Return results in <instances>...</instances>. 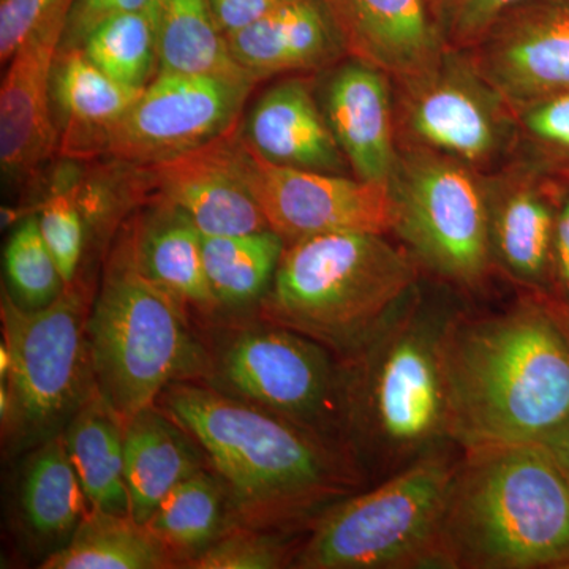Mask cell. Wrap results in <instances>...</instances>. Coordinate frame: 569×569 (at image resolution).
I'll return each mask as SVG.
<instances>
[{
	"mask_svg": "<svg viewBox=\"0 0 569 569\" xmlns=\"http://www.w3.org/2000/svg\"><path fill=\"white\" fill-rule=\"evenodd\" d=\"M445 430L467 449L542 443L569 421V340L549 306L441 335Z\"/></svg>",
	"mask_w": 569,
	"mask_h": 569,
	"instance_id": "1",
	"label": "cell"
},
{
	"mask_svg": "<svg viewBox=\"0 0 569 569\" xmlns=\"http://www.w3.org/2000/svg\"><path fill=\"white\" fill-rule=\"evenodd\" d=\"M160 402L203 451L241 526L299 518L346 485L323 438L290 419L197 381H176Z\"/></svg>",
	"mask_w": 569,
	"mask_h": 569,
	"instance_id": "2",
	"label": "cell"
},
{
	"mask_svg": "<svg viewBox=\"0 0 569 569\" xmlns=\"http://www.w3.org/2000/svg\"><path fill=\"white\" fill-rule=\"evenodd\" d=\"M440 565L569 568V477L545 443L467 449L449 488Z\"/></svg>",
	"mask_w": 569,
	"mask_h": 569,
	"instance_id": "3",
	"label": "cell"
},
{
	"mask_svg": "<svg viewBox=\"0 0 569 569\" xmlns=\"http://www.w3.org/2000/svg\"><path fill=\"white\" fill-rule=\"evenodd\" d=\"M383 236L329 233L287 244L260 302L263 320L335 350L365 348L417 279L413 260Z\"/></svg>",
	"mask_w": 569,
	"mask_h": 569,
	"instance_id": "4",
	"label": "cell"
},
{
	"mask_svg": "<svg viewBox=\"0 0 569 569\" xmlns=\"http://www.w3.org/2000/svg\"><path fill=\"white\" fill-rule=\"evenodd\" d=\"M86 329L97 391L123 425L176 381L208 377L209 351L186 307L142 274L129 233L112 250Z\"/></svg>",
	"mask_w": 569,
	"mask_h": 569,
	"instance_id": "5",
	"label": "cell"
},
{
	"mask_svg": "<svg viewBox=\"0 0 569 569\" xmlns=\"http://www.w3.org/2000/svg\"><path fill=\"white\" fill-rule=\"evenodd\" d=\"M0 316L10 355L0 388L2 425L18 441L43 443L97 392L88 298L71 283L52 305L28 310L3 290Z\"/></svg>",
	"mask_w": 569,
	"mask_h": 569,
	"instance_id": "6",
	"label": "cell"
},
{
	"mask_svg": "<svg viewBox=\"0 0 569 569\" xmlns=\"http://www.w3.org/2000/svg\"><path fill=\"white\" fill-rule=\"evenodd\" d=\"M456 467L419 460L380 488L335 505L295 557L296 568L378 569L440 565Z\"/></svg>",
	"mask_w": 569,
	"mask_h": 569,
	"instance_id": "7",
	"label": "cell"
},
{
	"mask_svg": "<svg viewBox=\"0 0 569 569\" xmlns=\"http://www.w3.org/2000/svg\"><path fill=\"white\" fill-rule=\"evenodd\" d=\"M211 387L320 432L343 387L325 347L264 321L234 329L209 353Z\"/></svg>",
	"mask_w": 569,
	"mask_h": 569,
	"instance_id": "8",
	"label": "cell"
},
{
	"mask_svg": "<svg viewBox=\"0 0 569 569\" xmlns=\"http://www.w3.org/2000/svg\"><path fill=\"white\" fill-rule=\"evenodd\" d=\"M396 230L441 276L475 283L489 266L492 230L485 194L473 176L451 159L411 153L391 181Z\"/></svg>",
	"mask_w": 569,
	"mask_h": 569,
	"instance_id": "9",
	"label": "cell"
},
{
	"mask_svg": "<svg viewBox=\"0 0 569 569\" xmlns=\"http://www.w3.org/2000/svg\"><path fill=\"white\" fill-rule=\"evenodd\" d=\"M230 156L269 228L287 244L318 234L396 230L391 183L269 162L247 144L239 126L230 134Z\"/></svg>",
	"mask_w": 569,
	"mask_h": 569,
	"instance_id": "10",
	"label": "cell"
},
{
	"mask_svg": "<svg viewBox=\"0 0 569 569\" xmlns=\"http://www.w3.org/2000/svg\"><path fill=\"white\" fill-rule=\"evenodd\" d=\"M253 81L159 71L112 127L102 156L127 167L173 159L233 132Z\"/></svg>",
	"mask_w": 569,
	"mask_h": 569,
	"instance_id": "11",
	"label": "cell"
},
{
	"mask_svg": "<svg viewBox=\"0 0 569 569\" xmlns=\"http://www.w3.org/2000/svg\"><path fill=\"white\" fill-rule=\"evenodd\" d=\"M383 329L366 347L372 348L367 369L351 399L365 422L389 447L415 448L445 429V385L441 335L419 320ZM365 347V348H366Z\"/></svg>",
	"mask_w": 569,
	"mask_h": 569,
	"instance_id": "12",
	"label": "cell"
},
{
	"mask_svg": "<svg viewBox=\"0 0 569 569\" xmlns=\"http://www.w3.org/2000/svg\"><path fill=\"white\" fill-rule=\"evenodd\" d=\"M67 14L29 33L11 56L0 88V170L3 186L20 190L36 181L59 153L51 108V71Z\"/></svg>",
	"mask_w": 569,
	"mask_h": 569,
	"instance_id": "13",
	"label": "cell"
},
{
	"mask_svg": "<svg viewBox=\"0 0 569 569\" xmlns=\"http://www.w3.org/2000/svg\"><path fill=\"white\" fill-rule=\"evenodd\" d=\"M478 50L477 74L509 103L569 91V0H527Z\"/></svg>",
	"mask_w": 569,
	"mask_h": 569,
	"instance_id": "14",
	"label": "cell"
},
{
	"mask_svg": "<svg viewBox=\"0 0 569 569\" xmlns=\"http://www.w3.org/2000/svg\"><path fill=\"white\" fill-rule=\"evenodd\" d=\"M230 134L173 159L130 167V193L174 206L203 236L268 230L263 211L231 163Z\"/></svg>",
	"mask_w": 569,
	"mask_h": 569,
	"instance_id": "15",
	"label": "cell"
},
{
	"mask_svg": "<svg viewBox=\"0 0 569 569\" xmlns=\"http://www.w3.org/2000/svg\"><path fill=\"white\" fill-rule=\"evenodd\" d=\"M347 51L407 86L445 62L443 36L429 0H326Z\"/></svg>",
	"mask_w": 569,
	"mask_h": 569,
	"instance_id": "16",
	"label": "cell"
},
{
	"mask_svg": "<svg viewBox=\"0 0 569 569\" xmlns=\"http://www.w3.org/2000/svg\"><path fill=\"white\" fill-rule=\"evenodd\" d=\"M321 110L356 178L391 183L399 160L388 74L353 58L328 78Z\"/></svg>",
	"mask_w": 569,
	"mask_h": 569,
	"instance_id": "17",
	"label": "cell"
},
{
	"mask_svg": "<svg viewBox=\"0 0 569 569\" xmlns=\"http://www.w3.org/2000/svg\"><path fill=\"white\" fill-rule=\"evenodd\" d=\"M239 132L263 159L284 167L346 173L347 159L307 82L280 81L250 108Z\"/></svg>",
	"mask_w": 569,
	"mask_h": 569,
	"instance_id": "18",
	"label": "cell"
},
{
	"mask_svg": "<svg viewBox=\"0 0 569 569\" xmlns=\"http://www.w3.org/2000/svg\"><path fill=\"white\" fill-rule=\"evenodd\" d=\"M227 41L234 61L257 82L321 69L347 51L326 0H288Z\"/></svg>",
	"mask_w": 569,
	"mask_h": 569,
	"instance_id": "19",
	"label": "cell"
},
{
	"mask_svg": "<svg viewBox=\"0 0 569 569\" xmlns=\"http://www.w3.org/2000/svg\"><path fill=\"white\" fill-rule=\"evenodd\" d=\"M447 67L443 62L429 77L408 86L411 132L458 162H488L500 144L496 112L477 81Z\"/></svg>",
	"mask_w": 569,
	"mask_h": 569,
	"instance_id": "20",
	"label": "cell"
},
{
	"mask_svg": "<svg viewBox=\"0 0 569 569\" xmlns=\"http://www.w3.org/2000/svg\"><path fill=\"white\" fill-rule=\"evenodd\" d=\"M142 89L112 80L81 48L59 50L51 71V108L59 153L69 159L102 156L104 140Z\"/></svg>",
	"mask_w": 569,
	"mask_h": 569,
	"instance_id": "21",
	"label": "cell"
},
{
	"mask_svg": "<svg viewBox=\"0 0 569 569\" xmlns=\"http://www.w3.org/2000/svg\"><path fill=\"white\" fill-rule=\"evenodd\" d=\"M123 458L130 515L140 523H148L163 498L206 462L192 436L157 403L126 422Z\"/></svg>",
	"mask_w": 569,
	"mask_h": 569,
	"instance_id": "22",
	"label": "cell"
},
{
	"mask_svg": "<svg viewBox=\"0 0 569 569\" xmlns=\"http://www.w3.org/2000/svg\"><path fill=\"white\" fill-rule=\"evenodd\" d=\"M129 236L138 268L157 287L186 309H219L206 277L203 234L186 213L163 201H152Z\"/></svg>",
	"mask_w": 569,
	"mask_h": 569,
	"instance_id": "23",
	"label": "cell"
},
{
	"mask_svg": "<svg viewBox=\"0 0 569 569\" xmlns=\"http://www.w3.org/2000/svg\"><path fill=\"white\" fill-rule=\"evenodd\" d=\"M89 511L91 505L67 451L63 433L48 438L22 467L18 489L22 530L54 553L70 541Z\"/></svg>",
	"mask_w": 569,
	"mask_h": 569,
	"instance_id": "24",
	"label": "cell"
},
{
	"mask_svg": "<svg viewBox=\"0 0 569 569\" xmlns=\"http://www.w3.org/2000/svg\"><path fill=\"white\" fill-rule=\"evenodd\" d=\"M123 430L122 419L97 391L70 419L62 433L91 509L108 515L132 516L123 458Z\"/></svg>",
	"mask_w": 569,
	"mask_h": 569,
	"instance_id": "25",
	"label": "cell"
},
{
	"mask_svg": "<svg viewBox=\"0 0 569 569\" xmlns=\"http://www.w3.org/2000/svg\"><path fill=\"white\" fill-rule=\"evenodd\" d=\"M149 11L159 71L257 82L234 61L209 0H153Z\"/></svg>",
	"mask_w": 569,
	"mask_h": 569,
	"instance_id": "26",
	"label": "cell"
},
{
	"mask_svg": "<svg viewBox=\"0 0 569 569\" xmlns=\"http://www.w3.org/2000/svg\"><path fill=\"white\" fill-rule=\"evenodd\" d=\"M173 557L146 523L132 516L91 509L63 548L48 556L44 569H160Z\"/></svg>",
	"mask_w": 569,
	"mask_h": 569,
	"instance_id": "27",
	"label": "cell"
},
{
	"mask_svg": "<svg viewBox=\"0 0 569 569\" xmlns=\"http://www.w3.org/2000/svg\"><path fill=\"white\" fill-rule=\"evenodd\" d=\"M230 500L220 479L208 470L176 486L146 526L160 539L174 563L187 567L230 529Z\"/></svg>",
	"mask_w": 569,
	"mask_h": 569,
	"instance_id": "28",
	"label": "cell"
},
{
	"mask_svg": "<svg viewBox=\"0 0 569 569\" xmlns=\"http://www.w3.org/2000/svg\"><path fill=\"white\" fill-rule=\"evenodd\" d=\"M287 247L271 228L246 234L203 236L206 277L219 309L260 305Z\"/></svg>",
	"mask_w": 569,
	"mask_h": 569,
	"instance_id": "29",
	"label": "cell"
},
{
	"mask_svg": "<svg viewBox=\"0 0 569 569\" xmlns=\"http://www.w3.org/2000/svg\"><path fill=\"white\" fill-rule=\"evenodd\" d=\"M556 224L548 201L533 189L520 187L490 216L492 244L516 276L537 280L548 268Z\"/></svg>",
	"mask_w": 569,
	"mask_h": 569,
	"instance_id": "30",
	"label": "cell"
},
{
	"mask_svg": "<svg viewBox=\"0 0 569 569\" xmlns=\"http://www.w3.org/2000/svg\"><path fill=\"white\" fill-rule=\"evenodd\" d=\"M81 50L112 80L144 89L159 74L156 33L149 7L100 24Z\"/></svg>",
	"mask_w": 569,
	"mask_h": 569,
	"instance_id": "31",
	"label": "cell"
},
{
	"mask_svg": "<svg viewBox=\"0 0 569 569\" xmlns=\"http://www.w3.org/2000/svg\"><path fill=\"white\" fill-rule=\"evenodd\" d=\"M3 263L9 295L22 309H43L69 287L44 242L37 213L17 224L7 242Z\"/></svg>",
	"mask_w": 569,
	"mask_h": 569,
	"instance_id": "32",
	"label": "cell"
},
{
	"mask_svg": "<svg viewBox=\"0 0 569 569\" xmlns=\"http://www.w3.org/2000/svg\"><path fill=\"white\" fill-rule=\"evenodd\" d=\"M70 168L69 164L54 174L36 212L44 242L50 247L67 284L74 283L77 279L86 242V209L82 204L81 183Z\"/></svg>",
	"mask_w": 569,
	"mask_h": 569,
	"instance_id": "33",
	"label": "cell"
},
{
	"mask_svg": "<svg viewBox=\"0 0 569 569\" xmlns=\"http://www.w3.org/2000/svg\"><path fill=\"white\" fill-rule=\"evenodd\" d=\"M287 546L263 529L233 526L187 563L197 569H272L284 563Z\"/></svg>",
	"mask_w": 569,
	"mask_h": 569,
	"instance_id": "34",
	"label": "cell"
},
{
	"mask_svg": "<svg viewBox=\"0 0 569 569\" xmlns=\"http://www.w3.org/2000/svg\"><path fill=\"white\" fill-rule=\"evenodd\" d=\"M527 0H429L447 47H478L512 10Z\"/></svg>",
	"mask_w": 569,
	"mask_h": 569,
	"instance_id": "35",
	"label": "cell"
},
{
	"mask_svg": "<svg viewBox=\"0 0 569 569\" xmlns=\"http://www.w3.org/2000/svg\"><path fill=\"white\" fill-rule=\"evenodd\" d=\"M73 0H0V59L10 61L29 33L56 14H67Z\"/></svg>",
	"mask_w": 569,
	"mask_h": 569,
	"instance_id": "36",
	"label": "cell"
},
{
	"mask_svg": "<svg viewBox=\"0 0 569 569\" xmlns=\"http://www.w3.org/2000/svg\"><path fill=\"white\" fill-rule=\"evenodd\" d=\"M522 122L539 144L569 157V91L523 104Z\"/></svg>",
	"mask_w": 569,
	"mask_h": 569,
	"instance_id": "37",
	"label": "cell"
},
{
	"mask_svg": "<svg viewBox=\"0 0 569 569\" xmlns=\"http://www.w3.org/2000/svg\"><path fill=\"white\" fill-rule=\"evenodd\" d=\"M152 2L153 0H73L63 24L59 50L81 48L86 39L103 22L121 14L146 10Z\"/></svg>",
	"mask_w": 569,
	"mask_h": 569,
	"instance_id": "38",
	"label": "cell"
},
{
	"mask_svg": "<svg viewBox=\"0 0 569 569\" xmlns=\"http://www.w3.org/2000/svg\"><path fill=\"white\" fill-rule=\"evenodd\" d=\"M287 2L288 0H209L213 18L224 37L244 31Z\"/></svg>",
	"mask_w": 569,
	"mask_h": 569,
	"instance_id": "39",
	"label": "cell"
},
{
	"mask_svg": "<svg viewBox=\"0 0 569 569\" xmlns=\"http://www.w3.org/2000/svg\"><path fill=\"white\" fill-rule=\"evenodd\" d=\"M553 253H556L561 282H563V287L567 288L569 293V198L559 216H557Z\"/></svg>",
	"mask_w": 569,
	"mask_h": 569,
	"instance_id": "40",
	"label": "cell"
},
{
	"mask_svg": "<svg viewBox=\"0 0 569 569\" xmlns=\"http://www.w3.org/2000/svg\"><path fill=\"white\" fill-rule=\"evenodd\" d=\"M542 443L549 448L553 458L559 460L560 466L563 467L569 477V421L561 429L557 430L553 436H550L548 440L542 441Z\"/></svg>",
	"mask_w": 569,
	"mask_h": 569,
	"instance_id": "41",
	"label": "cell"
},
{
	"mask_svg": "<svg viewBox=\"0 0 569 569\" xmlns=\"http://www.w3.org/2000/svg\"><path fill=\"white\" fill-rule=\"evenodd\" d=\"M549 309L552 310L553 316H556L557 320L561 328H563L565 335H567L569 340V306L563 305H552L550 302Z\"/></svg>",
	"mask_w": 569,
	"mask_h": 569,
	"instance_id": "42",
	"label": "cell"
}]
</instances>
